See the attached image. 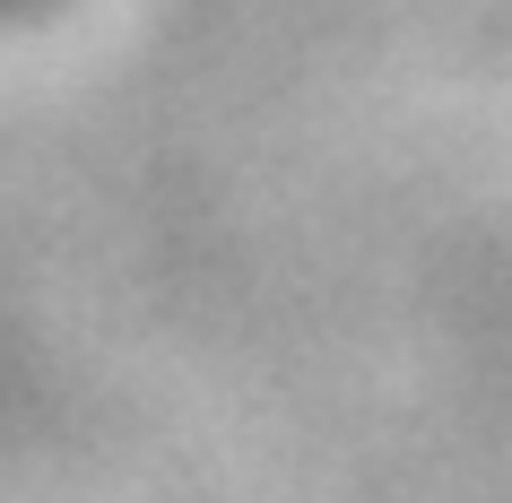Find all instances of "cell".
Returning <instances> with one entry per match:
<instances>
[{
    "label": "cell",
    "instance_id": "obj_1",
    "mask_svg": "<svg viewBox=\"0 0 512 503\" xmlns=\"http://www.w3.org/2000/svg\"><path fill=\"white\" fill-rule=\"evenodd\" d=\"M0 9H44V0H0Z\"/></svg>",
    "mask_w": 512,
    "mask_h": 503
}]
</instances>
